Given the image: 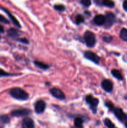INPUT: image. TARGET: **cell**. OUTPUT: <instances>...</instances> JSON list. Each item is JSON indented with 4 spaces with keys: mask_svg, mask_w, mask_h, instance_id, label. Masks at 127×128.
Segmentation results:
<instances>
[{
    "mask_svg": "<svg viewBox=\"0 0 127 128\" xmlns=\"http://www.w3.org/2000/svg\"><path fill=\"white\" fill-rule=\"evenodd\" d=\"M9 94L12 98L17 100L26 101L29 99L28 93L19 88H13L9 91Z\"/></svg>",
    "mask_w": 127,
    "mask_h": 128,
    "instance_id": "cell-1",
    "label": "cell"
},
{
    "mask_svg": "<svg viewBox=\"0 0 127 128\" xmlns=\"http://www.w3.org/2000/svg\"><path fill=\"white\" fill-rule=\"evenodd\" d=\"M84 40L88 48L93 47L96 43L95 35L92 31H86L84 34Z\"/></svg>",
    "mask_w": 127,
    "mask_h": 128,
    "instance_id": "cell-2",
    "label": "cell"
},
{
    "mask_svg": "<svg viewBox=\"0 0 127 128\" xmlns=\"http://www.w3.org/2000/svg\"><path fill=\"white\" fill-rule=\"evenodd\" d=\"M85 101L89 105L90 108L92 110L93 113H96L97 106L99 103V100L91 95H87L85 98Z\"/></svg>",
    "mask_w": 127,
    "mask_h": 128,
    "instance_id": "cell-3",
    "label": "cell"
},
{
    "mask_svg": "<svg viewBox=\"0 0 127 128\" xmlns=\"http://www.w3.org/2000/svg\"><path fill=\"white\" fill-rule=\"evenodd\" d=\"M114 112L115 115L117 118L118 120H120L122 122L127 121V115L123 112V110L119 108H115L114 110L113 111Z\"/></svg>",
    "mask_w": 127,
    "mask_h": 128,
    "instance_id": "cell-4",
    "label": "cell"
},
{
    "mask_svg": "<svg viewBox=\"0 0 127 128\" xmlns=\"http://www.w3.org/2000/svg\"><path fill=\"white\" fill-rule=\"evenodd\" d=\"M31 111L28 109H20V110H13L11 111V114L14 117H21V116H26L30 114Z\"/></svg>",
    "mask_w": 127,
    "mask_h": 128,
    "instance_id": "cell-5",
    "label": "cell"
},
{
    "mask_svg": "<svg viewBox=\"0 0 127 128\" xmlns=\"http://www.w3.org/2000/svg\"><path fill=\"white\" fill-rule=\"evenodd\" d=\"M116 22V16L112 12H108L105 16V25L106 28H109L113 25Z\"/></svg>",
    "mask_w": 127,
    "mask_h": 128,
    "instance_id": "cell-6",
    "label": "cell"
},
{
    "mask_svg": "<svg viewBox=\"0 0 127 128\" xmlns=\"http://www.w3.org/2000/svg\"><path fill=\"white\" fill-rule=\"evenodd\" d=\"M50 92H51V94L54 96V97L58 99V100H64L65 99V96L64 93L62 91V90H61L60 89L54 88L51 89Z\"/></svg>",
    "mask_w": 127,
    "mask_h": 128,
    "instance_id": "cell-7",
    "label": "cell"
},
{
    "mask_svg": "<svg viewBox=\"0 0 127 128\" xmlns=\"http://www.w3.org/2000/svg\"><path fill=\"white\" fill-rule=\"evenodd\" d=\"M84 56L87 60L92 61L94 63L98 64L100 62V58L97 56V54L92 52V51H86V52H85Z\"/></svg>",
    "mask_w": 127,
    "mask_h": 128,
    "instance_id": "cell-8",
    "label": "cell"
},
{
    "mask_svg": "<svg viewBox=\"0 0 127 128\" xmlns=\"http://www.w3.org/2000/svg\"><path fill=\"white\" fill-rule=\"evenodd\" d=\"M46 107V104L43 100H38L35 103L34 110L36 113L41 114L45 111Z\"/></svg>",
    "mask_w": 127,
    "mask_h": 128,
    "instance_id": "cell-9",
    "label": "cell"
},
{
    "mask_svg": "<svg viewBox=\"0 0 127 128\" xmlns=\"http://www.w3.org/2000/svg\"><path fill=\"white\" fill-rule=\"evenodd\" d=\"M102 87L107 92H111L113 90V82L109 80H104L102 82Z\"/></svg>",
    "mask_w": 127,
    "mask_h": 128,
    "instance_id": "cell-10",
    "label": "cell"
},
{
    "mask_svg": "<svg viewBox=\"0 0 127 128\" xmlns=\"http://www.w3.org/2000/svg\"><path fill=\"white\" fill-rule=\"evenodd\" d=\"M22 128H35L33 120L31 118H25L22 120Z\"/></svg>",
    "mask_w": 127,
    "mask_h": 128,
    "instance_id": "cell-11",
    "label": "cell"
},
{
    "mask_svg": "<svg viewBox=\"0 0 127 128\" xmlns=\"http://www.w3.org/2000/svg\"><path fill=\"white\" fill-rule=\"evenodd\" d=\"M95 23L98 26H102L105 23V16L103 14H98L95 16L93 19Z\"/></svg>",
    "mask_w": 127,
    "mask_h": 128,
    "instance_id": "cell-12",
    "label": "cell"
},
{
    "mask_svg": "<svg viewBox=\"0 0 127 128\" xmlns=\"http://www.w3.org/2000/svg\"><path fill=\"white\" fill-rule=\"evenodd\" d=\"M1 9H2V10H3V11H4V12H6V13L7 14V15H8V16H9V17L10 20H11V21H12V22H13L14 24H15L16 26H17V27H18V28H21V24H20V23H19V21H17V19H16V18H15L14 16V15H12V14H11V12H10L9 11H8V10H6V8H4L1 7Z\"/></svg>",
    "mask_w": 127,
    "mask_h": 128,
    "instance_id": "cell-13",
    "label": "cell"
},
{
    "mask_svg": "<svg viewBox=\"0 0 127 128\" xmlns=\"http://www.w3.org/2000/svg\"><path fill=\"white\" fill-rule=\"evenodd\" d=\"M10 121V118L7 115H2L0 116V128H3L6 124L9 123Z\"/></svg>",
    "mask_w": 127,
    "mask_h": 128,
    "instance_id": "cell-14",
    "label": "cell"
},
{
    "mask_svg": "<svg viewBox=\"0 0 127 128\" xmlns=\"http://www.w3.org/2000/svg\"><path fill=\"white\" fill-rule=\"evenodd\" d=\"M111 73L113 75V77L117 78V80H120V81H122V80H123V76H122V73H121V72L119 70H116V69H113V70H112V71H111Z\"/></svg>",
    "mask_w": 127,
    "mask_h": 128,
    "instance_id": "cell-15",
    "label": "cell"
},
{
    "mask_svg": "<svg viewBox=\"0 0 127 128\" xmlns=\"http://www.w3.org/2000/svg\"><path fill=\"white\" fill-rule=\"evenodd\" d=\"M7 35L12 38H16L19 36V32L15 28H10L7 30Z\"/></svg>",
    "mask_w": 127,
    "mask_h": 128,
    "instance_id": "cell-16",
    "label": "cell"
},
{
    "mask_svg": "<svg viewBox=\"0 0 127 128\" xmlns=\"http://www.w3.org/2000/svg\"><path fill=\"white\" fill-rule=\"evenodd\" d=\"M83 120L82 118L77 117L74 120V126L77 128H83Z\"/></svg>",
    "mask_w": 127,
    "mask_h": 128,
    "instance_id": "cell-17",
    "label": "cell"
},
{
    "mask_svg": "<svg viewBox=\"0 0 127 128\" xmlns=\"http://www.w3.org/2000/svg\"><path fill=\"white\" fill-rule=\"evenodd\" d=\"M34 64L37 67L41 69V70H47V69L49 68V66L48 64H46L44 63V62H40V61H34Z\"/></svg>",
    "mask_w": 127,
    "mask_h": 128,
    "instance_id": "cell-18",
    "label": "cell"
},
{
    "mask_svg": "<svg viewBox=\"0 0 127 128\" xmlns=\"http://www.w3.org/2000/svg\"><path fill=\"white\" fill-rule=\"evenodd\" d=\"M120 36L122 40L125 41H127V29L123 28L120 31Z\"/></svg>",
    "mask_w": 127,
    "mask_h": 128,
    "instance_id": "cell-19",
    "label": "cell"
},
{
    "mask_svg": "<svg viewBox=\"0 0 127 128\" xmlns=\"http://www.w3.org/2000/svg\"><path fill=\"white\" fill-rule=\"evenodd\" d=\"M102 3L103 6H107L108 8H113L115 6V2L112 1H108V0H104L102 1Z\"/></svg>",
    "mask_w": 127,
    "mask_h": 128,
    "instance_id": "cell-20",
    "label": "cell"
},
{
    "mask_svg": "<svg viewBox=\"0 0 127 128\" xmlns=\"http://www.w3.org/2000/svg\"><path fill=\"white\" fill-rule=\"evenodd\" d=\"M104 124L108 128H115V124L111 121L110 119L106 118L104 120Z\"/></svg>",
    "mask_w": 127,
    "mask_h": 128,
    "instance_id": "cell-21",
    "label": "cell"
},
{
    "mask_svg": "<svg viewBox=\"0 0 127 128\" xmlns=\"http://www.w3.org/2000/svg\"><path fill=\"white\" fill-rule=\"evenodd\" d=\"M75 22L78 25H79L81 23H83V22H84V18L81 14H78L76 16Z\"/></svg>",
    "mask_w": 127,
    "mask_h": 128,
    "instance_id": "cell-22",
    "label": "cell"
},
{
    "mask_svg": "<svg viewBox=\"0 0 127 128\" xmlns=\"http://www.w3.org/2000/svg\"><path fill=\"white\" fill-rule=\"evenodd\" d=\"M54 8L55 10L59 11H64L65 9V7L63 4H56Z\"/></svg>",
    "mask_w": 127,
    "mask_h": 128,
    "instance_id": "cell-23",
    "label": "cell"
},
{
    "mask_svg": "<svg viewBox=\"0 0 127 128\" xmlns=\"http://www.w3.org/2000/svg\"><path fill=\"white\" fill-rule=\"evenodd\" d=\"M14 74H10L9 72H6L4 70L0 69V77H6V76H14Z\"/></svg>",
    "mask_w": 127,
    "mask_h": 128,
    "instance_id": "cell-24",
    "label": "cell"
},
{
    "mask_svg": "<svg viewBox=\"0 0 127 128\" xmlns=\"http://www.w3.org/2000/svg\"><path fill=\"white\" fill-rule=\"evenodd\" d=\"M80 3L83 5L84 7H89L91 4V1L90 0H82L80 1Z\"/></svg>",
    "mask_w": 127,
    "mask_h": 128,
    "instance_id": "cell-25",
    "label": "cell"
},
{
    "mask_svg": "<svg viewBox=\"0 0 127 128\" xmlns=\"http://www.w3.org/2000/svg\"><path fill=\"white\" fill-rule=\"evenodd\" d=\"M105 106H107V108H108V109H109L110 111H113V110H114V109H115L114 104H113L112 103V102H110V101H108V102H105Z\"/></svg>",
    "mask_w": 127,
    "mask_h": 128,
    "instance_id": "cell-26",
    "label": "cell"
},
{
    "mask_svg": "<svg viewBox=\"0 0 127 128\" xmlns=\"http://www.w3.org/2000/svg\"><path fill=\"white\" fill-rule=\"evenodd\" d=\"M0 22H2V23L4 24H9V21L6 18L4 17V16H2L1 14H0Z\"/></svg>",
    "mask_w": 127,
    "mask_h": 128,
    "instance_id": "cell-27",
    "label": "cell"
},
{
    "mask_svg": "<svg viewBox=\"0 0 127 128\" xmlns=\"http://www.w3.org/2000/svg\"><path fill=\"white\" fill-rule=\"evenodd\" d=\"M103 41H105V42H110L112 40V37L110 35H105V36H103Z\"/></svg>",
    "mask_w": 127,
    "mask_h": 128,
    "instance_id": "cell-28",
    "label": "cell"
},
{
    "mask_svg": "<svg viewBox=\"0 0 127 128\" xmlns=\"http://www.w3.org/2000/svg\"><path fill=\"white\" fill-rule=\"evenodd\" d=\"M19 41L20 42H22V43H25V44L29 43L28 40L26 38H21V39H19Z\"/></svg>",
    "mask_w": 127,
    "mask_h": 128,
    "instance_id": "cell-29",
    "label": "cell"
},
{
    "mask_svg": "<svg viewBox=\"0 0 127 128\" xmlns=\"http://www.w3.org/2000/svg\"><path fill=\"white\" fill-rule=\"evenodd\" d=\"M123 8L126 11H127V1H125L123 3Z\"/></svg>",
    "mask_w": 127,
    "mask_h": 128,
    "instance_id": "cell-30",
    "label": "cell"
},
{
    "mask_svg": "<svg viewBox=\"0 0 127 128\" xmlns=\"http://www.w3.org/2000/svg\"><path fill=\"white\" fill-rule=\"evenodd\" d=\"M4 32V28L2 25L0 24V33H3Z\"/></svg>",
    "mask_w": 127,
    "mask_h": 128,
    "instance_id": "cell-31",
    "label": "cell"
},
{
    "mask_svg": "<svg viewBox=\"0 0 127 128\" xmlns=\"http://www.w3.org/2000/svg\"><path fill=\"white\" fill-rule=\"evenodd\" d=\"M125 128H127V122H125Z\"/></svg>",
    "mask_w": 127,
    "mask_h": 128,
    "instance_id": "cell-32",
    "label": "cell"
},
{
    "mask_svg": "<svg viewBox=\"0 0 127 128\" xmlns=\"http://www.w3.org/2000/svg\"><path fill=\"white\" fill-rule=\"evenodd\" d=\"M0 34H1V33H0ZM0 39H1V35H0Z\"/></svg>",
    "mask_w": 127,
    "mask_h": 128,
    "instance_id": "cell-33",
    "label": "cell"
}]
</instances>
